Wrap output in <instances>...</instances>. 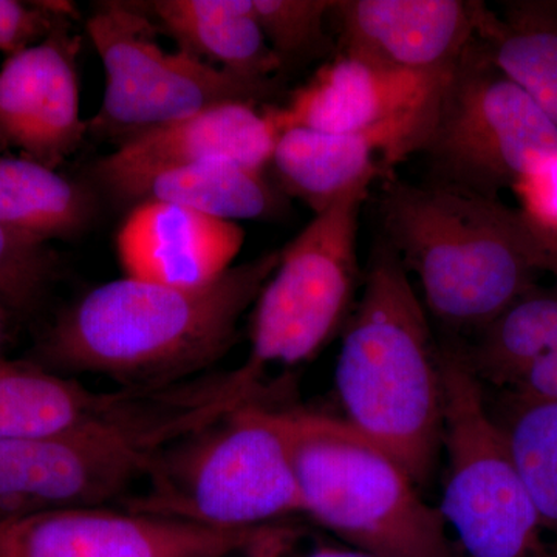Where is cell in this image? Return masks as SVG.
Here are the masks:
<instances>
[{"label":"cell","mask_w":557,"mask_h":557,"mask_svg":"<svg viewBox=\"0 0 557 557\" xmlns=\"http://www.w3.org/2000/svg\"><path fill=\"white\" fill-rule=\"evenodd\" d=\"M381 234L416 274L431 317L456 333H479L537 277H557V237L519 208L442 183L387 177Z\"/></svg>","instance_id":"obj_1"},{"label":"cell","mask_w":557,"mask_h":557,"mask_svg":"<svg viewBox=\"0 0 557 557\" xmlns=\"http://www.w3.org/2000/svg\"><path fill=\"white\" fill-rule=\"evenodd\" d=\"M271 251L199 287L124 276L70 307L46 341V357L73 372L124 386H163L199 376L236 343L237 327L276 270Z\"/></svg>","instance_id":"obj_2"},{"label":"cell","mask_w":557,"mask_h":557,"mask_svg":"<svg viewBox=\"0 0 557 557\" xmlns=\"http://www.w3.org/2000/svg\"><path fill=\"white\" fill-rule=\"evenodd\" d=\"M362 278L361 298L341 332V420L395 458L420 487L443 449L442 346L408 271L381 236Z\"/></svg>","instance_id":"obj_3"},{"label":"cell","mask_w":557,"mask_h":557,"mask_svg":"<svg viewBox=\"0 0 557 557\" xmlns=\"http://www.w3.org/2000/svg\"><path fill=\"white\" fill-rule=\"evenodd\" d=\"M124 509L225 531L302 516L285 409L248 403L175 440Z\"/></svg>","instance_id":"obj_4"},{"label":"cell","mask_w":557,"mask_h":557,"mask_svg":"<svg viewBox=\"0 0 557 557\" xmlns=\"http://www.w3.org/2000/svg\"><path fill=\"white\" fill-rule=\"evenodd\" d=\"M302 516L379 557H456L437 507L406 469L341 418L285 409Z\"/></svg>","instance_id":"obj_5"},{"label":"cell","mask_w":557,"mask_h":557,"mask_svg":"<svg viewBox=\"0 0 557 557\" xmlns=\"http://www.w3.org/2000/svg\"><path fill=\"white\" fill-rule=\"evenodd\" d=\"M442 373L448 463L437 508L456 557H557L460 344L442 346Z\"/></svg>","instance_id":"obj_6"},{"label":"cell","mask_w":557,"mask_h":557,"mask_svg":"<svg viewBox=\"0 0 557 557\" xmlns=\"http://www.w3.org/2000/svg\"><path fill=\"white\" fill-rule=\"evenodd\" d=\"M370 183L355 186L314 214L282 249L252 310L251 351L245 364L259 375L270 366L295 368L310 361L346 327L362 278L358 222Z\"/></svg>","instance_id":"obj_7"},{"label":"cell","mask_w":557,"mask_h":557,"mask_svg":"<svg viewBox=\"0 0 557 557\" xmlns=\"http://www.w3.org/2000/svg\"><path fill=\"white\" fill-rule=\"evenodd\" d=\"M556 150V127L474 36L450 70L418 149L429 182L496 199L534 160Z\"/></svg>","instance_id":"obj_8"},{"label":"cell","mask_w":557,"mask_h":557,"mask_svg":"<svg viewBox=\"0 0 557 557\" xmlns=\"http://www.w3.org/2000/svg\"><path fill=\"white\" fill-rule=\"evenodd\" d=\"M106 89L89 127L123 139L228 102L276 97L274 79H248L156 42L157 25L137 3H106L87 22Z\"/></svg>","instance_id":"obj_9"},{"label":"cell","mask_w":557,"mask_h":557,"mask_svg":"<svg viewBox=\"0 0 557 557\" xmlns=\"http://www.w3.org/2000/svg\"><path fill=\"white\" fill-rule=\"evenodd\" d=\"M163 448L141 426H91L0 442V520L104 507L143 482Z\"/></svg>","instance_id":"obj_10"},{"label":"cell","mask_w":557,"mask_h":557,"mask_svg":"<svg viewBox=\"0 0 557 557\" xmlns=\"http://www.w3.org/2000/svg\"><path fill=\"white\" fill-rule=\"evenodd\" d=\"M449 73L405 72L338 53L289 95L287 104L267 106L265 112L278 134L292 127L332 134L386 132L409 157L426 137Z\"/></svg>","instance_id":"obj_11"},{"label":"cell","mask_w":557,"mask_h":557,"mask_svg":"<svg viewBox=\"0 0 557 557\" xmlns=\"http://www.w3.org/2000/svg\"><path fill=\"white\" fill-rule=\"evenodd\" d=\"M258 530H215L129 509H61L0 520V557H215L244 547Z\"/></svg>","instance_id":"obj_12"},{"label":"cell","mask_w":557,"mask_h":557,"mask_svg":"<svg viewBox=\"0 0 557 557\" xmlns=\"http://www.w3.org/2000/svg\"><path fill=\"white\" fill-rule=\"evenodd\" d=\"M78 47V38L54 25L0 69V141L50 170L75 152L89 131L81 119Z\"/></svg>","instance_id":"obj_13"},{"label":"cell","mask_w":557,"mask_h":557,"mask_svg":"<svg viewBox=\"0 0 557 557\" xmlns=\"http://www.w3.org/2000/svg\"><path fill=\"white\" fill-rule=\"evenodd\" d=\"M339 54L417 73H449L474 39L471 2L335 0Z\"/></svg>","instance_id":"obj_14"},{"label":"cell","mask_w":557,"mask_h":557,"mask_svg":"<svg viewBox=\"0 0 557 557\" xmlns=\"http://www.w3.org/2000/svg\"><path fill=\"white\" fill-rule=\"evenodd\" d=\"M251 102L215 106L188 119L139 132L98 161L95 175L112 190L132 178L177 164L226 160L256 171L270 166L278 132Z\"/></svg>","instance_id":"obj_15"},{"label":"cell","mask_w":557,"mask_h":557,"mask_svg":"<svg viewBox=\"0 0 557 557\" xmlns=\"http://www.w3.org/2000/svg\"><path fill=\"white\" fill-rule=\"evenodd\" d=\"M245 244L239 223L166 201H139L116 237L124 274L172 287H199L233 269Z\"/></svg>","instance_id":"obj_16"},{"label":"cell","mask_w":557,"mask_h":557,"mask_svg":"<svg viewBox=\"0 0 557 557\" xmlns=\"http://www.w3.org/2000/svg\"><path fill=\"white\" fill-rule=\"evenodd\" d=\"M403 159L401 146L386 132L332 134L292 127L278 134L270 164L277 188L319 214L347 190L386 175Z\"/></svg>","instance_id":"obj_17"},{"label":"cell","mask_w":557,"mask_h":557,"mask_svg":"<svg viewBox=\"0 0 557 557\" xmlns=\"http://www.w3.org/2000/svg\"><path fill=\"white\" fill-rule=\"evenodd\" d=\"M137 7L189 57L256 81L273 79L282 69L252 0H153Z\"/></svg>","instance_id":"obj_18"},{"label":"cell","mask_w":557,"mask_h":557,"mask_svg":"<svg viewBox=\"0 0 557 557\" xmlns=\"http://www.w3.org/2000/svg\"><path fill=\"white\" fill-rule=\"evenodd\" d=\"M120 200H159L220 220L281 218L287 196L262 171L226 160L177 164L132 178L112 190Z\"/></svg>","instance_id":"obj_19"},{"label":"cell","mask_w":557,"mask_h":557,"mask_svg":"<svg viewBox=\"0 0 557 557\" xmlns=\"http://www.w3.org/2000/svg\"><path fill=\"white\" fill-rule=\"evenodd\" d=\"M471 14L491 60L557 129V2H508L502 14L471 2Z\"/></svg>","instance_id":"obj_20"},{"label":"cell","mask_w":557,"mask_h":557,"mask_svg":"<svg viewBox=\"0 0 557 557\" xmlns=\"http://www.w3.org/2000/svg\"><path fill=\"white\" fill-rule=\"evenodd\" d=\"M97 201L89 190L28 159H0V225L44 245L73 239L90 228Z\"/></svg>","instance_id":"obj_21"},{"label":"cell","mask_w":557,"mask_h":557,"mask_svg":"<svg viewBox=\"0 0 557 557\" xmlns=\"http://www.w3.org/2000/svg\"><path fill=\"white\" fill-rule=\"evenodd\" d=\"M106 409L104 392L46 370L0 364V442L94 426Z\"/></svg>","instance_id":"obj_22"},{"label":"cell","mask_w":557,"mask_h":557,"mask_svg":"<svg viewBox=\"0 0 557 557\" xmlns=\"http://www.w3.org/2000/svg\"><path fill=\"white\" fill-rule=\"evenodd\" d=\"M461 346L480 383L511 388L534 362L557 350V284L536 285Z\"/></svg>","instance_id":"obj_23"},{"label":"cell","mask_w":557,"mask_h":557,"mask_svg":"<svg viewBox=\"0 0 557 557\" xmlns=\"http://www.w3.org/2000/svg\"><path fill=\"white\" fill-rule=\"evenodd\" d=\"M497 423L545 530L557 542V403L508 398L507 416Z\"/></svg>","instance_id":"obj_24"},{"label":"cell","mask_w":557,"mask_h":557,"mask_svg":"<svg viewBox=\"0 0 557 557\" xmlns=\"http://www.w3.org/2000/svg\"><path fill=\"white\" fill-rule=\"evenodd\" d=\"M333 0H252L260 28L281 61H310L332 50L325 33Z\"/></svg>","instance_id":"obj_25"},{"label":"cell","mask_w":557,"mask_h":557,"mask_svg":"<svg viewBox=\"0 0 557 557\" xmlns=\"http://www.w3.org/2000/svg\"><path fill=\"white\" fill-rule=\"evenodd\" d=\"M51 274L42 245L21 239L0 225V304L25 310L39 298Z\"/></svg>","instance_id":"obj_26"},{"label":"cell","mask_w":557,"mask_h":557,"mask_svg":"<svg viewBox=\"0 0 557 557\" xmlns=\"http://www.w3.org/2000/svg\"><path fill=\"white\" fill-rule=\"evenodd\" d=\"M511 189L520 211L539 230L557 237V150L534 160Z\"/></svg>","instance_id":"obj_27"},{"label":"cell","mask_w":557,"mask_h":557,"mask_svg":"<svg viewBox=\"0 0 557 557\" xmlns=\"http://www.w3.org/2000/svg\"><path fill=\"white\" fill-rule=\"evenodd\" d=\"M62 7H30L14 0H0V51L13 54L46 38L57 21L64 17Z\"/></svg>","instance_id":"obj_28"},{"label":"cell","mask_w":557,"mask_h":557,"mask_svg":"<svg viewBox=\"0 0 557 557\" xmlns=\"http://www.w3.org/2000/svg\"><path fill=\"white\" fill-rule=\"evenodd\" d=\"M295 531L288 527L273 525L262 527L256 536V544L263 557H379L361 549L338 544H317L307 552L293 555L292 541Z\"/></svg>","instance_id":"obj_29"},{"label":"cell","mask_w":557,"mask_h":557,"mask_svg":"<svg viewBox=\"0 0 557 557\" xmlns=\"http://www.w3.org/2000/svg\"><path fill=\"white\" fill-rule=\"evenodd\" d=\"M508 392L518 401L557 403V350L534 362Z\"/></svg>","instance_id":"obj_30"},{"label":"cell","mask_w":557,"mask_h":557,"mask_svg":"<svg viewBox=\"0 0 557 557\" xmlns=\"http://www.w3.org/2000/svg\"><path fill=\"white\" fill-rule=\"evenodd\" d=\"M258 531H256L255 536L249 539V541L247 542V544L244 545V547L231 549V552L223 553V555H219L215 557H263L262 553H260L258 544H256V534H258Z\"/></svg>","instance_id":"obj_31"}]
</instances>
